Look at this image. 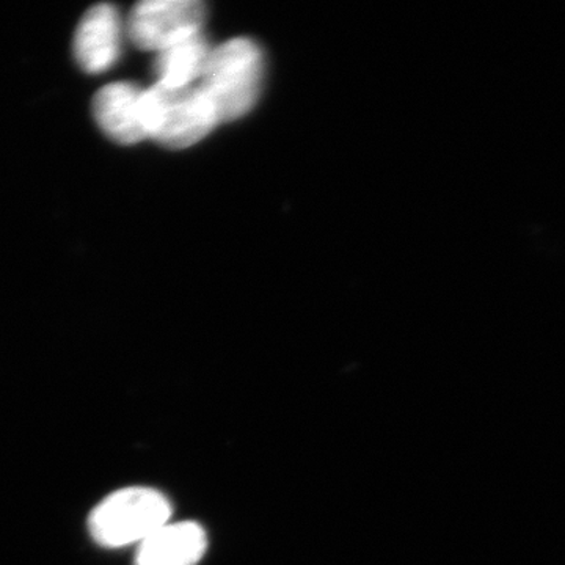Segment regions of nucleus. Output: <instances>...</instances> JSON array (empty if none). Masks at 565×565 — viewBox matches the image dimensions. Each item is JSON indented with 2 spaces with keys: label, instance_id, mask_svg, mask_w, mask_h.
Masks as SVG:
<instances>
[{
  "label": "nucleus",
  "instance_id": "1",
  "mask_svg": "<svg viewBox=\"0 0 565 565\" xmlns=\"http://www.w3.org/2000/svg\"><path fill=\"white\" fill-rule=\"evenodd\" d=\"M264 73L263 52L248 39H234L214 47L202 77L218 122L244 117L258 102Z\"/></svg>",
  "mask_w": 565,
  "mask_h": 565
},
{
  "label": "nucleus",
  "instance_id": "2",
  "mask_svg": "<svg viewBox=\"0 0 565 565\" xmlns=\"http://www.w3.org/2000/svg\"><path fill=\"white\" fill-rule=\"evenodd\" d=\"M143 122L148 139L172 150L199 143L218 118L202 88L170 87L156 82L143 93Z\"/></svg>",
  "mask_w": 565,
  "mask_h": 565
},
{
  "label": "nucleus",
  "instance_id": "3",
  "mask_svg": "<svg viewBox=\"0 0 565 565\" xmlns=\"http://www.w3.org/2000/svg\"><path fill=\"white\" fill-rule=\"evenodd\" d=\"M172 504L148 487H128L109 494L93 509L88 530L96 544L106 548L141 544L170 523Z\"/></svg>",
  "mask_w": 565,
  "mask_h": 565
},
{
  "label": "nucleus",
  "instance_id": "4",
  "mask_svg": "<svg viewBox=\"0 0 565 565\" xmlns=\"http://www.w3.org/2000/svg\"><path fill=\"white\" fill-rule=\"evenodd\" d=\"M204 20L206 9L199 0H147L131 11L129 39L140 50L161 52L202 33Z\"/></svg>",
  "mask_w": 565,
  "mask_h": 565
},
{
  "label": "nucleus",
  "instance_id": "5",
  "mask_svg": "<svg viewBox=\"0 0 565 565\" xmlns=\"http://www.w3.org/2000/svg\"><path fill=\"white\" fill-rule=\"evenodd\" d=\"M143 93L131 82L106 85L93 99V115L109 139L134 145L148 139L143 122Z\"/></svg>",
  "mask_w": 565,
  "mask_h": 565
},
{
  "label": "nucleus",
  "instance_id": "6",
  "mask_svg": "<svg viewBox=\"0 0 565 565\" xmlns=\"http://www.w3.org/2000/svg\"><path fill=\"white\" fill-rule=\"evenodd\" d=\"M121 21L115 7L99 3L85 11L74 35V57L85 73H104L120 54Z\"/></svg>",
  "mask_w": 565,
  "mask_h": 565
},
{
  "label": "nucleus",
  "instance_id": "7",
  "mask_svg": "<svg viewBox=\"0 0 565 565\" xmlns=\"http://www.w3.org/2000/svg\"><path fill=\"white\" fill-rule=\"evenodd\" d=\"M206 548V533L199 523H167L141 542L136 565H196Z\"/></svg>",
  "mask_w": 565,
  "mask_h": 565
},
{
  "label": "nucleus",
  "instance_id": "8",
  "mask_svg": "<svg viewBox=\"0 0 565 565\" xmlns=\"http://www.w3.org/2000/svg\"><path fill=\"white\" fill-rule=\"evenodd\" d=\"M212 47L203 33L189 36L158 52L154 74L159 84L170 87H188L196 79H202L206 71Z\"/></svg>",
  "mask_w": 565,
  "mask_h": 565
}]
</instances>
